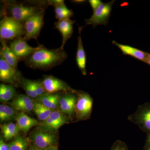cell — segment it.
I'll use <instances>...</instances> for the list:
<instances>
[{"label": "cell", "mask_w": 150, "mask_h": 150, "mask_svg": "<svg viewBox=\"0 0 150 150\" xmlns=\"http://www.w3.org/2000/svg\"><path fill=\"white\" fill-rule=\"evenodd\" d=\"M75 22V21L69 19L65 20L58 21L55 23V27L62 35V43L60 48L63 50L67 40L72 36L74 32L73 25Z\"/></svg>", "instance_id": "cell-15"}, {"label": "cell", "mask_w": 150, "mask_h": 150, "mask_svg": "<svg viewBox=\"0 0 150 150\" xmlns=\"http://www.w3.org/2000/svg\"><path fill=\"white\" fill-rule=\"evenodd\" d=\"M21 73L12 67L0 56V80L4 82L14 84L18 83L21 79Z\"/></svg>", "instance_id": "cell-12"}, {"label": "cell", "mask_w": 150, "mask_h": 150, "mask_svg": "<svg viewBox=\"0 0 150 150\" xmlns=\"http://www.w3.org/2000/svg\"><path fill=\"white\" fill-rule=\"evenodd\" d=\"M88 2L90 4L92 8L93 11L96 10L103 3L100 0H89Z\"/></svg>", "instance_id": "cell-29"}, {"label": "cell", "mask_w": 150, "mask_h": 150, "mask_svg": "<svg viewBox=\"0 0 150 150\" xmlns=\"http://www.w3.org/2000/svg\"><path fill=\"white\" fill-rule=\"evenodd\" d=\"M31 84L35 93L37 94L38 96H42V95L46 93L45 90L43 88L42 83L36 81H31Z\"/></svg>", "instance_id": "cell-28"}, {"label": "cell", "mask_w": 150, "mask_h": 150, "mask_svg": "<svg viewBox=\"0 0 150 150\" xmlns=\"http://www.w3.org/2000/svg\"><path fill=\"white\" fill-rule=\"evenodd\" d=\"M24 35V23L8 16H4L0 22V38L5 40H13Z\"/></svg>", "instance_id": "cell-3"}, {"label": "cell", "mask_w": 150, "mask_h": 150, "mask_svg": "<svg viewBox=\"0 0 150 150\" xmlns=\"http://www.w3.org/2000/svg\"><path fill=\"white\" fill-rule=\"evenodd\" d=\"M41 83L46 93H56L62 91L74 92L65 82L52 76H44Z\"/></svg>", "instance_id": "cell-10"}, {"label": "cell", "mask_w": 150, "mask_h": 150, "mask_svg": "<svg viewBox=\"0 0 150 150\" xmlns=\"http://www.w3.org/2000/svg\"><path fill=\"white\" fill-rule=\"evenodd\" d=\"M112 43L117 46L124 55H129L142 62L147 63L148 58L150 55V54L147 52L141 51L129 45L120 44L114 40L112 41Z\"/></svg>", "instance_id": "cell-16"}, {"label": "cell", "mask_w": 150, "mask_h": 150, "mask_svg": "<svg viewBox=\"0 0 150 150\" xmlns=\"http://www.w3.org/2000/svg\"><path fill=\"white\" fill-rule=\"evenodd\" d=\"M54 110L46 107L40 103L35 101L33 111L41 122L47 119Z\"/></svg>", "instance_id": "cell-23"}, {"label": "cell", "mask_w": 150, "mask_h": 150, "mask_svg": "<svg viewBox=\"0 0 150 150\" xmlns=\"http://www.w3.org/2000/svg\"></svg>", "instance_id": "cell-37"}, {"label": "cell", "mask_w": 150, "mask_h": 150, "mask_svg": "<svg viewBox=\"0 0 150 150\" xmlns=\"http://www.w3.org/2000/svg\"><path fill=\"white\" fill-rule=\"evenodd\" d=\"M74 93H67L60 98L59 110L64 114L71 115L75 112L78 96Z\"/></svg>", "instance_id": "cell-14"}, {"label": "cell", "mask_w": 150, "mask_h": 150, "mask_svg": "<svg viewBox=\"0 0 150 150\" xmlns=\"http://www.w3.org/2000/svg\"><path fill=\"white\" fill-rule=\"evenodd\" d=\"M115 1L107 3H103L96 10L89 18L86 19L85 22L87 25H91L94 28L99 25H107L112 11V5Z\"/></svg>", "instance_id": "cell-7"}, {"label": "cell", "mask_w": 150, "mask_h": 150, "mask_svg": "<svg viewBox=\"0 0 150 150\" xmlns=\"http://www.w3.org/2000/svg\"><path fill=\"white\" fill-rule=\"evenodd\" d=\"M147 64H149V65H150V55L149 58H148L147 61Z\"/></svg>", "instance_id": "cell-36"}, {"label": "cell", "mask_w": 150, "mask_h": 150, "mask_svg": "<svg viewBox=\"0 0 150 150\" xmlns=\"http://www.w3.org/2000/svg\"><path fill=\"white\" fill-rule=\"evenodd\" d=\"M0 150H10L8 144L4 142L1 135L0 137Z\"/></svg>", "instance_id": "cell-30"}, {"label": "cell", "mask_w": 150, "mask_h": 150, "mask_svg": "<svg viewBox=\"0 0 150 150\" xmlns=\"http://www.w3.org/2000/svg\"><path fill=\"white\" fill-rule=\"evenodd\" d=\"M28 150H39L37 149V148L35 147V146H31L29 148V149Z\"/></svg>", "instance_id": "cell-35"}, {"label": "cell", "mask_w": 150, "mask_h": 150, "mask_svg": "<svg viewBox=\"0 0 150 150\" xmlns=\"http://www.w3.org/2000/svg\"><path fill=\"white\" fill-rule=\"evenodd\" d=\"M4 93V83L1 84L0 85V100L1 102L3 99Z\"/></svg>", "instance_id": "cell-32"}, {"label": "cell", "mask_w": 150, "mask_h": 150, "mask_svg": "<svg viewBox=\"0 0 150 150\" xmlns=\"http://www.w3.org/2000/svg\"><path fill=\"white\" fill-rule=\"evenodd\" d=\"M15 119L20 131L24 133H27L33 127L39 125V123L36 119L31 118L23 112H21L17 114Z\"/></svg>", "instance_id": "cell-17"}, {"label": "cell", "mask_w": 150, "mask_h": 150, "mask_svg": "<svg viewBox=\"0 0 150 150\" xmlns=\"http://www.w3.org/2000/svg\"><path fill=\"white\" fill-rule=\"evenodd\" d=\"M84 27V26L79 27V36L78 38V48L76 60L78 67L81 70L82 74L84 76H86L87 74L86 70V55L81 37V33Z\"/></svg>", "instance_id": "cell-19"}, {"label": "cell", "mask_w": 150, "mask_h": 150, "mask_svg": "<svg viewBox=\"0 0 150 150\" xmlns=\"http://www.w3.org/2000/svg\"><path fill=\"white\" fill-rule=\"evenodd\" d=\"M1 129L4 138L7 141L16 138L20 131L16 123H13L1 125Z\"/></svg>", "instance_id": "cell-22"}, {"label": "cell", "mask_w": 150, "mask_h": 150, "mask_svg": "<svg viewBox=\"0 0 150 150\" xmlns=\"http://www.w3.org/2000/svg\"><path fill=\"white\" fill-rule=\"evenodd\" d=\"M4 93L1 102H6L10 101L14 98L16 91L13 85L11 84H4Z\"/></svg>", "instance_id": "cell-27"}, {"label": "cell", "mask_w": 150, "mask_h": 150, "mask_svg": "<svg viewBox=\"0 0 150 150\" xmlns=\"http://www.w3.org/2000/svg\"><path fill=\"white\" fill-rule=\"evenodd\" d=\"M1 43L0 56H1L4 60L12 67L17 69L19 60L11 50L6 41L1 40Z\"/></svg>", "instance_id": "cell-21"}, {"label": "cell", "mask_w": 150, "mask_h": 150, "mask_svg": "<svg viewBox=\"0 0 150 150\" xmlns=\"http://www.w3.org/2000/svg\"><path fill=\"white\" fill-rule=\"evenodd\" d=\"M68 122L64 113L59 110H54L45 121L39 123V130L55 133L60 127Z\"/></svg>", "instance_id": "cell-5"}, {"label": "cell", "mask_w": 150, "mask_h": 150, "mask_svg": "<svg viewBox=\"0 0 150 150\" xmlns=\"http://www.w3.org/2000/svg\"><path fill=\"white\" fill-rule=\"evenodd\" d=\"M16 110L13 107L5 104L0 105V121L1 123L10 121L16 117Z\"/></svg>", "instance_id": "cell-24"}, {"label": "cell", "mask_w": 150, "mask_h": 150, "mask_svg": "<svg viewBox=\"0 0 150 150\" xmlns=\"http://www.w3.org/2000/svg\"><path fill=\"white\" fill-rule=\"evenodd\" d=\"M31 139L34 146L39 150H46L50 147L55 146L58 140L54 133L40 130L34 131L31 135Z\"/></svg>", "instance_id": "cell-8"}, {"label": "cell", "mask_w": 150, "mask_h": 150, "mask_svg": "<svg viewBox=\"0 0 150 150\" xmlns=\"http://www.w3.org/2000/svg\"><path fill=\"white\" fill-rule=\"evenodd\" d=\"M46 150H58V148L57 146H52L46 149Z\"/></svg>", "instance_id": "cell-34"}, {"label": "cell", "mask_w": 150, "mask_h": 150, "mask_svg": "<svg viewBox=\"0 0 150 150\" xmlns=\"http://www.w3.org/2000/svg\"><path fill=\"white\" fill-rule=\"evenodd\" d=\"M129 119L137 124L143 131L150 133V104L139 108L130 115Z\"/></svg>", "instance_id": "cell-9"}, {"label": "cell", "mask_w": 150, "mask_h": 150, "mask_svg": "<svg viewBox=\"0 0 150 150\" xmlns=\"http://www.w3.org/2000/svg\"><path fill=\"white\" fill-rule=\"evenodd\" d=\"M147 146L148 148V150H150V133L149 134V136H148L146 142Z\"/></svg>", "instance_id": "cell-33"}, {"label": "cell", "mask_w": 150, "mask_h": 150, "mask_svg": "<svg viewBox=\"0 0 150 150\" xmlns=\"http://www.w3.org/2000/svg\"><path fill=\"white\" fill-rule=\"evenodd\" d=\"M45 10L40 12L29 18L24 23V35L23 38L25 40L37 39L44 23V16Z\"/></svg>", "instance_id": "cell-4"}, {"label": "cell", "mask_w": 150, "mask_h": 150, "mask_svg": "<svg viewBox=\"0 0 150 150\" xmlns=\"http://www.w3.org/2000/svg\"><path fill=\"white\" fill-rule=\"evenodd\" d=\"M5 3H6L5 6H6V10L8 11L7 13H9L8 16L11 17L23 23L40 11L44 9L41 5H28L9 1L6 2Z\"/></svg>", "instance_id": "cell-2"}, {"label": "cell", "mask_w": 150, "mask_h": 150, "mask_svg": "<svg viewBox=\"0 0 150 150\" xmlns=\"http://www.w3.org/2000/svg\"><path fill=\"white\" fill-rule=\"evenodd\" d=\"M35 102L34 100L27 95L21 94L14 98L11 105L16 110L25 113L33 110Z\"/></svg>", "instance_id": "cell-13"}, {"label": "cell", "mask_w": 150, "mask_h": 150, "mask_svg": "<svg viewBox=\"0 0 150 150\" xmlns=\"http://www.w3.org/2000/svg\"><path fill=\"white\" fill-rule=\"evenodd\" d=\"M18 84L20 86L24 89L26 94L33 99H35L38 97V96L35 93L33 87L31 84V80L21 77Z\"/></svg>", "instance_id": "cell-26"}, {"label": "cell", "mask_w": 150, "mask_h": 150, "mask_svg": "<svg viewBox=\"0 0 150 150\" xmlns=\"http://www.w3.org/2000/svg\"><path fill=\"white\" fill-rule=\"evenodd\" d=\"M50 5L54 6L55 8L56 18L58 21L69 19L73 16V12L67 8L63 0H54L48 1Z\"/></svg>", "instance_id": "cell-18"}, {"label": "cell", "mask_w": 150, "mask_h": 150, "mask_svg": "<svg viewBox=\"0 0 150 150\" xmlns=\"http://www.w3.org/2000/svg\"><path fill=\"white\" fill-rule=\"evenodd\" d=\"M78 100L75 107L76 117L79 120L88 118L92 110L93 99L90 96L85 92H77Z\"/></svg>", "instance_id": "cell-6"}, {"label": "cell", "mask_w": 150, "mask_h": 150, "mask_svg": "<svg viewBox=\"0 0 150 150\" xmlns=\"http://www.w3.org/2000/svg\"><path fill=\"white\" fill-rule=\"evenodd\" d=\"M37 47L36 51L24 60L31 69H49L61 65L68 57L67 53L61 48L48 49L42 45Z\"/></svg>", "instance_id": "cell-1"}, {"label": "cell", "mask_w": 150, "mask_h": 150, "mask_svg": "<svg viewBox=\"0 0 150 150\" xmlns=\"http://www.w3.org/2000/svg\"><path fill=\"white\" fill-rule=\"evenodd\" d=\"M9 47L19 61L26 59L38 48L30 46L23 38L14 39L10 43Z\"/></svg>", "instance_id": "cell-11"}, {"label": "cell", "mask_w": 150, "mask_h": 150, "mask_svg": "<svg viewBox=\"0 0 150 150\" xmlns=\"http://www.w3.org/2000/svg\"><path fill=\"white\" fill-rule=\"evenodd\" d=\"M112 150H126V148L125 146L122 144V142L118 141V142H116Z\"/></svg>", "instance_id": "cell-31"}, {"label": "cell", "mask_w": 150, "mask_h": 150, "mask_svg": "<svg viewBox=\"0 0 150 150\" xmlns=\"http://www.w3.org/2000/svg\"><path fill=\"white\" fill-rule=\"evenodd\" d=\"M28 143L27 139L18 136L8 144L10 150H28Z\"/></svg>", "instance_id": "cell-25"}, {"label": "cell", "mask_w": 150, "mask_h": 150, "mask_svg": "<svg viewBox=\"0 0 150 150\" xmlns=\"http://www.w3.org/2000/svg\"><path fill=\"white\" fill-rule=\"evenodd\" d=\"M60 93H46L36 98V101L40 103L51 110H57L59 107V100L61 96Z\"/></svg>", "instance_id": "cell-20"}]
</instances>
